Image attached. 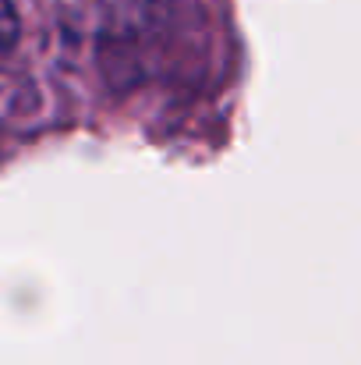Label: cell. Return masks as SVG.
Instances as JSON below:
<instances>
[{"mask_svg": "<svg viewBox=\"0 0 361 365\" xmlns=\"http://www.w3.org/2000/svg\"><path fill=\"white\" fill-rule=\"evenodd\" d=\"M18 36H21L18 7H14V0H0V57H7L18 46Z\"/></svg>", "mask_w": 361, "mask_h": 365, "instance_id": "obj_1", "label": "cell"}]
</instances>
